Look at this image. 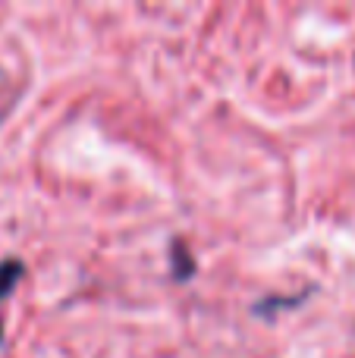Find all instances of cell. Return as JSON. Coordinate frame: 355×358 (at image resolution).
<instances>
[{"instance_id":"6da1fadb","label":"cell","mask_w":355,"mask_h":358,"mask_svg":"<svg viewBox=\"0 0 355 358\" xmlns=\"http://www.w3.org/2000/svg\"><path fill=\"white\" fill-rule=\"evenodd\" d=\"M19 277H22V264H19V261L10 258V261H3V264H0V299H3L6 292L19 283ZM0 340H3V334H0Z\"/></svg>"}]
</instances>
